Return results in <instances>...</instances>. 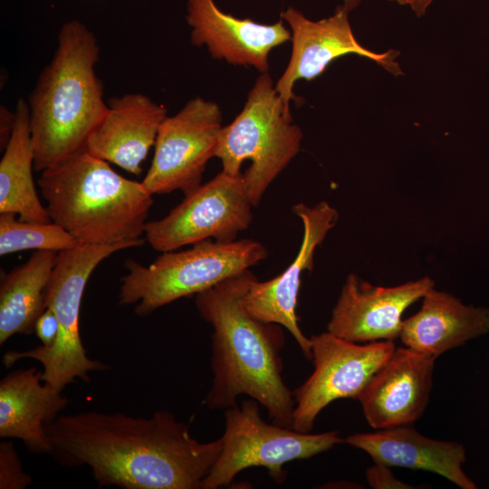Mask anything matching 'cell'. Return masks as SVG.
I'll use <instances>...</instances> for the list:
<instances>
[{"label": "cell", "instance_id": "6da1fadb", "mask_svg": "<svg viewBox=\"0 0 489 489\" xmlns=\"http://www.w3.org/2000/svg\"><path fill=\"white\" fill-rule=\"evenodd\" d=\"M52 455L68 466H88L100 487L201 489L222 449L200 442L174 414L149 417L83 411L46 426Z\"/></svg>", "mask_w": 489, "mask_h": 489}, {"label": "cell", "instance_id": "7a4b0ae2", "mask_svg": "<svg viewBox=\"0 0 489 489\" xmlns=\"http://www.w3.org/2000/svg\"><path fill=\"white\" fill-rule=\"evenodd\" d=\"M255 279L248 269L196 294L198 314L213 328V377L203 403L226 409L246 395L266 408L272 423L292 428L294 399L283 378V326L254 318L243 302Z\"/></svg>", "mask_w": 489, "mask_h": 489}, {"label": "cell", "instance_id": "3957f363", "mask_svg": "<svg viewBox=\"0 0 489 489\" xmlns=\"http://www.w3.org/2000/svg\"><path fill=\"white\" fill-rule=\"evenodd\" d=\"M98 40L82 23L63 24L58 45L29 97L34 168L43 172L86 149L107 103L95 72Z\"/></svg>", "mask_w": 489, "mask_h": 489}, {"label": "cell", "instance_id": "277c9868", "mask_svg": "<svg viewBox=\"0 0 489 489\" xmlns=\"http://www.w3.org/2000/svg\"><path fill=\"white\" fill-rule=\"evenodd\" d=\"M37 184L52 221L82 244L144 240L152 195L86 149L41 172Z\"/></svg>", "mask_w": 489, "mask_h": 489}, {"label": "cell", "instance_id": "5b68a950", "mask_svg": "<svg viewBox=\"0 0 489 489\" xmlns=\"http://www.w3.org/2000/svg\"><path fill=\"white\" fill-rule=\"evenodd\" d=\"M266 247L251 239L205 240L189 249L162 253L149 265L124 263L119 303L135 304L134 312L149 315L183 297L196 295L265 260Z\"/></svg>", "mask_w": 489, "mask_h": 489}, {"label": "cell", "instance_id": "8992f818", "mask_svg": "<svg viewBox=\"0 0 489 489\" xmlns=\"http://www.w3.org/2000/svg\"><path fill=\"white\" fill-rule=\"evenodd\" d=\"M302 132L292 122L289 110L268 72L261 73L248 93L241 112L222 128L215 157L222 171L239 175L241 165L250 160L243 173L254 206L301 149Z\"/></svg>", "mask_w": 489, "mask_h": 489}, {"label": "cell", "instance_id": "52a82bcc", "mask_svg": "<svg viewBox=\"0 0 489 489\" xmlns=\"http://www.w3.org/2000/svg\"><path fill=\"white\" fill-rule=\"evenodd\" d=\"M145 240L113 244H86L60 251L45 290V309H51L59 324L52 348L41 345L24 351L10 350L3 357L6 367L22 359H32L43 366L42 380L59 391L76 379L89 380V373L108 369L103 362L90 359L82 345L79 316L88 279L101 262L110 254L142 245Z\"/></svg>", "mask_w": 489, "mask_h": 489}, {"label": "cell", "instance_id": "ba28073f", "mask_svg": "<svg viewBox=\"0 0 489 489\" xmlns=\"http://www.w3.org/2000/svg\"><path fill=\"white\" fill-rule=\"evenodd\" d=\"M220 438V455L201 489L229 485L240 472L254 466L266 468L280 484L286 477L285 464L313 457L344 441L337 430L310 434L268 424L261 417L260 404L253 398L225 409V431Z\"/></svg>", "mask_w": 489, "mask_h": 489}, {"label": "cell", "instance_id": "9c48e42d", "mask_svg": "<svg viewBox=\"0 0 489 489\" xmlns=\"http://www.w3.org/2000/svg\"><path fill=\"white\" fill-rule=\"evenodd\" d=\"M253 206L243 174L221 171L185 196L165 217L148 222L145 237L161 253L205 240L232 242L250 225Z\"/></svg>", "mask_w": 489, "mask_h": 489}, {"label": "cell", "instance_id": "30bf717a", "mask_svg": "<svg viewBox=\"0 0 489 489\" xmlns=\"http://www.w3.org/2000/svg\"><path fill=\"white\" fill-rule=\"evenodd\" d=\"M314 369L293 391L292 428L309 433L321 413L340 398L358 399L367 383L396 348L394 340L356 343L328 331L311 338Z\"/></svg>", "mask_w": 489, "mask_h": 489}, {"label": "cell", "instance_id": "8fae6325", "mask_svg": "<svg viewBox=\"0 0 489 489\" xmlns=\"http://www.w3.org/2000/svg\"><path fill=\"white\" fill-rule=\"evenodd\" d=\"M222 128L219 106L201 97L167 116L158 132L150 168L141 181L145 188L151 195L194 192L202 185L208 160L215 157Z\"/></svg>", "mask_w": 489, "mask_h": 489}, {"label": "cell", "instance_id": "7c38bea8", "mask_svg": "<svg viewBox=\"0 0 489 489\" xmlns=\"http://www.w3.org/2000/svg\"><path fill=\"white\" fill-rule=\"evenodd\" d=\"M349 13L344 5H340L332 15L318 21L308 19L292 6L281 13L282 19L290 26L292 48L289 63L275 83V89L287 110L290 111L291 100L295 98L292 89L298 80L317 78L331 62L344 55L357 54L369 58L396 76L402 74L395 60L398 52L374 53L357 41Z\"/></svg>", "mask_w": 489, "mask_h": 489}, {"label": "cell", "instance_id": "4fadbf2b", "mask_svg": "<svg viewBox=\"0 0 489 489\" xmlns=\"http://www.w3.org/2000/svg\"><path fill=\"white\" fill-rule=\"evenodd\" d=\"M292 211L303 225L302 242L296 258L276 277L264 282L255 279L243 302L254 318L287 329L303 355L311 360V339L301 330L296 314L298 292L303 272L312 269L315 250L337 223L339 214L326 201L313 206L299 203L292 206Z\"/></svg>", "mask_w": 489, "mask_h": 489}, {"label": "cell", "instance_id": "5bb4252c", "mask_svg": "<svg viewBox=\"0 0 489 489\" xmlns=\"http://www.w3.org/2000/svg\"><path fill=\"white\" fill-rule=\"evenodd\" d=\"M425 276L393 287L375 286L350 273L331 311L327 331L356 343L394 340L402 330V314L432 288Z\"/></svg>", "mask_w": 489, "mask_h": 489}, {"label": "cell", "instance_id": "9a60e30c", "mask_svg": "<svg viewBox=\"0 0 489 489\" xmlns=\"http://www.w3.org/2000/svg\"><path fill=\"white\" fill-rule=\"evenodd\" d=\"M436 360L406 346L395 348L358 398L372 428L410 426L422 417L433 388Z\"/></svg>", "mask_w": 489, "mask_h": 489}, {"label": "cell", "instance_id": "2e32d148", "mask_svg": "<svg viewBox=\"0 0 489 489\" xmlns=\"http://www.w3.org/2000/svg\"><path fill=\"white\" fill-rule=\"evenodd\" d=\"M187 22L195 46L206 45L214 59L268 72L270 52L292 39L283 19L271 24L224 13L214 0H187Z\"/></svg>", "mask_w": 489, "mask_h": 489}, {"label": "cell", "instance_id": "e0dca14e", "mask_svg": "<svg viewBox=\"0 0 489 489\" xmlns=\"http://www.w3.org/2000/svg\"><path fill=\"white\" fill-rule=\"evenodd\" d=\"M107 110L90 134L86 150L122 169L139 175L155 145L167 110L141 93L111 97Z\"/></svg>", "mask_w": 489, "mask_h": 489}, {"label": "cell", "instance_id": "ac0fdd59", "mask_svg": "<svg viewBox=\"0 0 489 489\" xmlns=\"http://www.w3.org/2000/svg\"><path fill=\"white\" fill-rule=\"evenodd\" d=\"M345 442L366 452L374 463L427 471L461 489L477 488L463 469L466 452L461 443L427 437L411 425L352 434Z\"/></svg>", "mask_w": 489, "mask_h": 489}, {"label": "cell", "instance_id": "d6986e66", "mask_svg": "<svg viewBox=\"0 0 489 489\" xmlns=\"http://www.w3.org/2000/svg\"><path fill=\"white\" fill-rule=\"evenodd\" d=\"M69 400L42 380L35 367L8 373L0 381V437L20 439L33 453H52L46 426Z\"/></svg>", "mask_w": 489, "mask_h": 489}, {"label": "cell", "instance_id": "ffe728a7", "mask_svg": "<svg viewBox=\"0 0 489 489\" xmlns=\"http://www.w3.org/2000/svg\"><path fill=\"white\" fill-rule=\"evenodd\" d=\"M489 332V310L464 304L451 293L430 289L420 310L403 321L404 346L437 358Z\"/></svg>", "mask_w": 489, "mask_h": 489}, {"label": "cell", "instance_id": "44dd1931", "mask_svg": "<svg viewBox=\"0 0 489 489\" xmlns=\"http://www.w3.org/2000/svg\"><path fill=\"white\" fill-rule=\"evenodd\" d=\"M14 112V129L0 161V213H14L23 221L49 223L52 219L33 178L28 102L19 99Z\"/></svg>", "mask_w": 489, "mask_h": 489}, {"label": "cell", "instance_id": "7402d4cb", "mask_svg": "<svg viewBox=\"0 0 489 489\" xmlns=\"http://www.w3.org/2000/svg\"><path fill=\"white\" fill-rule=\"evenodd\" d=\"M58 253L35 250L29 259L6 273L0 283V344L14 334L34 331L45 310V290Z\"/></svg>", "mask_w": 489, "mask_h": 489}, {"label": "cell", "instance_id": "603a6c76", "mask_svg": "<svg viewBox=\"0 0 489 489\" xmlns=\"http://www.w3.org/2000/svg\"><path fill=\"white\" fill-rule=\"evenodd\" d=\"M14 213H0V254L24 250L63 251L82 244L54 222L39 223L15 218Z\"/></svg>", "mask_w": 489, "mask_h": 489}, {"label": "cell", "instance_id": "cb8c5ba5", "mask_svg": "<svg viewBox=\"0 0 489 489\" xmlns=\"http://www.w3.org/2000/svg\"><path fill=\"white\" fill-rule=\"evenodd\" d=\"M33 482L24 472L14 443H0V489H25Z\"/></svg>", "mask_w": 489, "mask_h": 489}, {"label": "cell", "instance_id": "d4e9b609", "mask_svg": "<svg viewBox=\"0 0 489 489\" xmlns=\"http://www.w3.org/2000/svg\"><path fill=\"white\" fill-rule=\"evenodd\" d=\"M366 479L369 486L374 489H413L416 486L398 479L390 467L374 463L366 470Z\"/></svg>", "mask_w": 489, "mask_h": 489}, {"label": "cell", "instance_id": "484cf974", "mask_svg": "<svg viewBox=\"0 0 489 489\" xmlns=\"http://www.w3.org/2000/svg\"><path fill=\"white\" fill-rule=\"evenodd\" d=\"M34 332L42 341V347L49 349L53 346L59 333L58 321L53 312L46 308L34 324Z\"/></svg>", "mask_w": 489, "mask_h": 489}, {"label": "cell", "instance_id": "4316f807", "mask_svg": "<svg viewBox=\"0 0 489 489\" xmlns=\"http://www.w3.org/2000/svg\"><path fill=\"white\" fill-rule=\"evenodd\" d=\"M15 112L10 111L5 106L0 107V145L1 149L6 147L14 125Z\"/></svg>", "mask_w": 489, "mask_h": 489}, {"label": "cell", "instance_id": "83f0119b", "mask_svg": "<svg viewBox=\"0 0 489 489\" xmlns=\"http://www.w3.org/2000/svg\"><path fill=\"white\" fill-rule=\"evenodd\" d=\"M408 6L417 16L423 15L434 0H390Z\"/></svg>", "mask_w": 489, "mask_h": 489}, {"label": "cell", "instance_id": "f1b7e54d", "mask_svg": "<svg viewBox=\"0 0 489 489\" xmlns=\"http://www.w3.org/2000/svg\"><path fill=\"white\" fill-rule=\"evenodd\" d=\"M344 6L349 10H353L360 2V0H343Z\"/></svg>", "mask_w": 489, "mask_h": 489}]
</instances>
